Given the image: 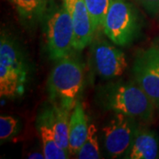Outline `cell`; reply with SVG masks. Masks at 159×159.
<instances>
[{
  "label": "cell",
  "mask_w": 159,
  "mask_h": 159,
  "mask_svg": "<svg viewBox=\"0 0 159 159\" xmlns=\"http://www.w3.org/2000/svg\"><path fill=\"white\" fill-rule=\"evenodd\" d=\"M134 118L115 112L113 118L102 128L105 148L111 157H118L129 148L136 136V125Z\"/></svg>",
  "instance_id": "obj_6"
},
{
  "label": "cell",
  "mask_w": 159,
  "mask_h": 159,
  "mask_svg": "<svg viewBox=\"0 0 159 159\" xmlns=\"http://www.w3.org/2000/svg\"><path fill=\"white\" fill-rule=\"evenodd\" d=\"M71 15L74 30V50L82 51L92 42L95 30L84 0H63Z\"/></svg>",
  "instance_id": "obj_8"
},
{
  "label": "cell",
  "mask_w": 159,
  "mask_h": 159,
  "mask_svg": "<svg viewBox=\"0 0 159 159\" xmlns=\"http://www.w3.org/2000/svg\"><path fill=\"white\" fill-rule=\"evenodd\" d=\"M39 131L44 159L68 158V151L65 150L57 144L51 124V111H47L43 119H41Z\"/></svg>",
  "instance_id": "obj_11"
},
{
  "label": "cell",
  "mask_w": 159,
  "mask_h": 159,
  "mask_svg": "<svg viewBox=\"0 0 159 159\" xmlns=\"http://www.w3.org/2000/svg\"><path fill=\"white\" fill-rule=\"evenodd\" d=\"M26 70L18 48L6 34L0 40V96L13 97L21 94Z\"/></svg>",
  "instance_id": "obj_2"
},
{
  "label": "cell",
  "mask_w": 159,
  "mask_h": 159,
  "mask_svg": "<svg viewBox=\"0 0 159 159\" xmlns=\"http://www.w3.org/2000/svg\"><path fill=\"white\" fill-rule=\"evenodd\" d=\"M74 108L58 102H53V109L51 111V124L57 144L68 152L69 122Z\"/></svg>",
  "instance_id": "obj_12"
},
{
  "label": "cell",
  "mask_w": 159,
  "mask_h": 159,
  "mask_svg": "<svg viewBox=\"0 0 159 159\" xmlns=\"http://www.w3.org/2000/svg\"><path fill=\"white\" fill-rule=\"evenodd\" d=\"M89 12L95 32L103 28V23L111 0H84Z\"/></svg>",
  "instance_id": "obj_15"
},
{
  "label": "cell",
  "mask_w": 159,
  "mask_h": 159,
  "mask_svg": "<svg viewBox=\"0 0 159 159\" xmlns=\"http://www.w3.org/2000/svg\"><path fill=\"white\" fill-rule=\"evenodd\" d=\"M151 14L159 12V0H136Z\"/></svg>",
  "instance_id": "obj_18"
},
{
  "label": "cell",
  "mask_w": 159,
  "mask_h": 159,
  "mask_svg": "<svg viewBox=\"0 0 159 159\" xmlns=\"http://www.w3.org/2000/svg\"><path fill=\"white\" fill-rule=\"evenodd\" d=\"M20 17L31 20L40 17L44 11L48 0H10Z\"/></svg>",
  "instance_id": "obj_14"
},
{
  "label": "cell",
  "mask_w": 159,
  "mask_h": 159,
  "mask_svg": "<svg viewBox=\"0 0 159 159\" xmlns=\"http://www.w3.org/2000/svg\"><path fill=\"white\" fill-rule=\"evenodd\" d=\"M102 29L115 44H129L138 31V18L134 8L126 0H111Z\"/></svg>",
  "instance_id": "obj_3"
},
{
  "label": "cell",
  "mask_w": 159,
  "mask_h": 159,
  "mask_svg": "<svg viewBox=\"0 0 159 159\" xmlns=\"http://www.w3.org/2000/svg\"><path fill=\"white\" fill-rule=\"evenodd\" d=\"M29 158H40L43 159L44 158V155L43 153H39V152H35V153L29 154V156L28 157Z\"/></svg>",
  "instance_id": "obj_19"
},
{
  "label": "cell",
  "mask_w": 159,
  "mask_h": 159,
  "mask_svg": "<svg viewBox=\"0 0 159 159\" xmlns=\"http://www.w3.org/2000/svg\"><path fill=\"white\" fill-rule=\"evenodd\" d=\"M48 51L51 59L70 56L74 50V30L71 15L63 6L51 14L47 23Z\"/></svg>",
  "instance_id": "obj_4"
},
{
  "label": "cell",
  "mask_w": 159,
  "mask_h": 159,
  "mask_svg": "<svg viewBox=\"0 0 159 159\" xmlns=\"http://www.w3.org/2000/svg\"><path fill=\"white\" fill-rule=\"evenodd\" d=\"M76 156L80 159H98L101 157L96 125L90 124L89 125L88 136Z\"/></svg>",
  "instance_id": "obj_16"
},
{
  "label": "cell",
  "mask_w": 159,
  "mask_h": 159,
  "mask_svg": "<svg viewBox=\"0 0 159 159\" xmlns=\"http://www.w3.org/2000/svg\"><path fill=\"white\" fill-rule=\"evenodd\" d=\"M88 118L83 104L77 101L72 111L69 122V153L77 155L88 136Z\"/></svg>",
  "instance_id": "obj_10"
},
{
  "label": "cell",
  "mask_w": 159,
  "mask_h": 159,
  "mask_svg": "<svg viewBox=\"0 0 159 159\" xmlns=\"http://www.w3.org/2000/svg\"><path fill=\"white\" fill-rule=\"evenodd\" d=\"M158 153V142L153 133L142 131L137 133L131 145L127 158L155 159Z\"/></svg>",
  "instance_id": "obj_13"
},
{
  "label": "cell",
  "mask_w": 159,
  "mask_h": 159,
  "mask_svg": "<svg viewBox=\"0 0 159 159\" xmlns=\"http://www.w3.org/2000/svg\"><path fill=\"white\" fill-rule=\"evenodd\" d=\"M135 81L156 105H159V49L151 47L142 52L134 62Z\"/></svg>",
  "instance_id": "obj_7"
},
{
  "label": "cell",
  "mask_w": 159,
  "mask_h": 159,
  "mask_svg": "<svg viewBox=\"0 0 159 159\" xmlns=\"http://www.w3.org/2000/svg\"><path fill=\"white\" fill-rule=\"evenodd\" d=\"M83 69L70 56L57 60L49 79V90L53 102L74 107L83 86Z\"/></svg>",
  "instance_id": "obj_1"
},
{
  "label": "cell",
  "mask_w": 159,
  "mask_h": 159,
  "mask_svg": "<svg viewBox=\"0 0 159 159\" xmlns=\"http://www.w3.org/2000/svg\"><path fill=\"white\" fill-rule=\"evenodd\" d=\"M155 105L142 88L133 82L119 87L110 99L111 110L134 119H150L153 116Z\"/></svg>",
  "instance_id": "obj_5"
},
{
  "label": "cell",
  "mask_w": 159,
  "mask_h": 159,
  "mask_svg": "<svg viewBox=\"0 0 159 159\" xmlns=\"http://www.w3.org/2000/svg\"><path fill=\"white\" fill-rule=\"evenodd\" d=\"M18 120L11 116L0 117V140L4 142L11 138L17 131Z\"/></svg>",
  "instance_id": "obj_17"
},
{
  "label": "cell",
  "mask_w": 159,
  "mask_h": 159,
  "mask_svg": "<svg viewBox=\"0 0 159 159\" xmlns=\"http://www.w3.org/2000/svg\"><path fill=\"white\" fill-rule=\"evenodd\" d=\"M97 73L104 78H113L125 73L127 61L125 53L106 42H100L93 49Z\"/></svg>",
  "instance_id": "obj_9"
}]
</instances>
